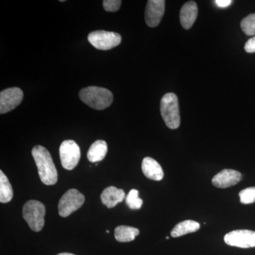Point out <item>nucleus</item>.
I'll return each instance as SVG.
<instances>
[{
    "label": "nucleus",
    "instance_id": "412c9836",
    "mask_svg": "<svg viewBox=\"0 0 255 255\" xmlns=\"http://www.w3.org/2000/svg\"><path fill=\"white\" fill-rule=\"evenodd\" d=\"M239 196L242 204H253L255 201V187L243 189L239 193Z\"/></svg>",
    "mask_w": 255,
    "mask_h": 255
},
{
    "label": "nucleus",
    "instance_id": "b1692460",
    "mask_svg": "<svg viewBox=\"0 0 255 255\" xmlns=\"http://www.w3.org/2000/svg\"><path fill=\"white\" fill-rule=\"evenodd\" d=\"M214 2L219 7L226 8L232 4L233 1L231 0H216V1H214Z\"/></svg>",
    "mask_w": 255,
    "mask_h": 255
},
{
    "label": "nucleus",
    "instance_id": "4468645a",
    "mask_svg": "<svg viewBox=\"0 0 255 255\" xmlns=\"http://www.w3.org/2000/svg\"><path fill=\"white\" fill-rule=\"evenodd\" d=\"M144 175L152 180L160 181L163 179L164 172L160 164L152 157H145L142 162Z\"/></svg>",
    "mask_w": 255,
    "mask_h": 255
},
{
    "label": "nucleus",
    "instance_id": "a211bd4d",
    "mask_svg": "<svg viewBox=\"0 0 255 255\" xmlns=\"http://www.w3.org/2000/svg\"><path fill=\"white\" fill-rule=\"evenodd\" d=\"M13 195L14 193L9 179L2 171H0V202L4 204L9 202Z\"/></svg>",
    "mask_w": 255,
    "mask_h": 255
},
{
    "label": "nucleus",
    "instance_id": "aec40b11",
    "mask_svg": "<svg viewBox=\"0 0 255 255\" xmlns=\"http://www.w3.org/2000/svg\"><path fill=\"white\" fill-rule=\"evenodd\" d=\"M138 191L131 189L126 197V202L130 209H140L142 205V200L138 196Z\"/></svg>",
    "mask_w": 255,
    "mask_h": 255
},
{
    "label": "nucleus",
    "instance_id": "2eb2a0df",
    "mask_svg": "<svg viewBox=\"0 0 255 255\" xmlns=\"http://www.w3.org/2000/svg\"><path fill=\"white\" fill-rule=\"evenodd\" d=\"M108 147L105 140H98L92 143L87 152V159L91 162H98L105 159Z\"/></svg>",
    "mask_w": 255,
    "mask_h": 255
},
{
    "label": "nucleus",
    "instance_id": "20e7f679",
    "mask_svg": "<svg viewBox=\"0 0 255 255\" xmlns=\"http://www.w3.org/2000/svg\"><path fill=\"white\" fill-rule=\"evenodd\" d=\"M46 207L40 201L30 200L23 208V217L33 231L39 232L45 224Z\"/></svg>",
    "mask_w": 255,
    "mask_h": 255
},
{
    "label": "nucleus",
    "instance_id": "f03ea898",
    "mask_svg": "<svg viewBox=\"0 0 255 255\" xmlns=\"http://www.w3.org/2000/svg\"><path fill=\"white\" fill-rule=\"evenodd\" d=\"M82 102L96 110L108 108L113 102V94L103 87L91 86L82 89L79 93Z\"/></svg>",
    "mask_w": 255,
    "mask_h": 255
},
{
    "label": "nucleus",
    "instance_id": "393cba45",
    "mask_svg": "<svg viewBox=\"0 0 255 255\" xmlns=\"http://www.w3.org/2000/svg\"><path fill=\"white\" fill-rule=\"evenodd\" d=\"M57 255H75L71 254V253H60V254H58Z\"/></svg>",
    "mask_w": 255,
    "mask_h": 255
},
{
    "label": "nucleus",
    "instance_id": "5701e85b",
    "mask_svg": "<svg viewBox=\"0 0 255 255\" xmlns=\"http://www.w3.org/2000/svg\"><path fill=\"white\" fill-rule=\"evenodd\" d=\"M245 50L248 53H255V36L250 38L246 42V45H245Z\"/></svg>",
    "mask_w": 255,
    "mask_h": 255
},
{
    "label": "nucleus",
    "instance_id": "0eeeda50",
    "mask_svg": "<svg viewBox=\"0 0 255 255\" xmlns=\"http://www.w3.org/2000/svg\"><path fill=\"white\" fill-rule=\"evenodd\" d=\"M60 160L63 168L72 170L76 167L81 157L80 147L73 140L62 142L59 149Z\"/></svg>",
    "mask_w": 255,
    "mask_h": 255
},
{
    "label": "nucleus",
    "instance_id": "6e6552de",
    "mask_svg": "<svg viewBox=\"0 0 255 255\" xmlns=\"http://www.w3.org/2000/svg\"><path fill=\"white\" fill-rule=\"evenodd\" d=\"M224 241L230 246L240 248H255V231L249 230L233 231L225 236Z\"/></svg>",
    "mask_w": 255,
    "mask_h": 255
},
{
    "label": "nucleus",
    "instance_id": "6ab92c4d",
    "mask_svg": "<svg viewBox=\"0 0 255 255\" xmlns=\"http://www.w3.org/2000/svg\"><path fill=\"white\" fill-rule=\"evenodd\" d=\"M242 30L247 36H255V14H251L243 18L241 21Z\"/></svg>",
    "mask_w": 255,
    "mask_h": 255
},
{
    "label": "nucleus",
    "instance_id": "4be33fe9",
    "mask_svg": "<svg viewBox=\"0 0 255 255\" xmlns=\"http://www.w3.org/2000/svg\"><path fill=\"white\" fill-rule=\"evenodd\" d=\"M122 3L121 0H105L103 1V6L106 11L114 12L120 9Z\"/></svg>",
    "mask_w": 255,
    "mask_h": 255
},
{
    "label": "nucleus",
    "instance_id": "9b49d317",
    "mask_svg": "<svg viewBox=\"0 0 255 255\" xmlns=\"http://www.w3.org/2000/svg\"><path fill=\"white\" fill-rule=\"evenodd\" d=\"M241 172L234 169H225L214 176L212 184L216 187L225 189L236 185L241 182Z\"/></svg>",
    "mask_w": 255,
    "mask_h": 255
},
{
    "label": "nucleus",
    "instance_id": "9d476101",
    "mask_svg": "<svg viewBox=\"0 0 255 255\" xmlns=\"http://www.w3.org/2000/svg\"><path fill=\"white\" fill-rule=\"evenodd\" d=\"M165 10L164 0H149L145 12V22L147 26L154 28L158 26L163 17Z\"/></svg>",
    "mask_w": 255,
    "mask_h": 255
},
{
    "label": "nucleus",
    "instance_id": "1a4fd4ad",
    "mask_svg": "<svg viewBox=\"0 0 255 255\" xmlns=\"http://www.w3.org/2000/svg\"><path fill=\"white\" fill-rule=\"evenodd\" d=\"M23 98V91L18 87L3 90L0 93V113L4 114L14 110L22 102Z\"/></svg>",
    "mask_w": 255,
    "mask_h": 255
},
{
    "label": "nucleus",
    "instance_id": "f8f14e48",
    "mask_svg": "<svg viewBox=\"0 0 255 255\" xmlns=\"http://www.w3.org/2000/svg\"><path fill=\"white\" fill-rule=\"evenodd\" d=\"M125 197L126 194L123 189H118L113 186L106 188L101 194L102 204L109 209H112L119 203L122 202Z\"/></svg>",
    "mask_w": 255,
    "mask_h": 255
},
{
    "label": "nucleus",
    "instance_id": "f3484780",
    "mask_svg": "<svg viewBox=\"0 0 255 255\" xmlns=\"http://www.w3.org/2000/svg\"><path fill=\"white\" fill-rule=\"evenodd\" d=\"M139 233L140 231L137 228L127 226H120L116 228L114 236L115 239L120 243H128L134 241Z\"/></svg>",
    "mask_w": 255,
    "mask_h": 255
},
{
    "label": "nucleus",
    "instance_id": "f257e3e1",
    "mask_svg": "<svg viewBox=\"0 0 255 255\" xmlns=\"http://www.w3.org/2000/svg\"><path fill=\"white\" fill-rule=\"evenodd\" d=\"M41 182L46 185H54L58 182V172L49 151L41 145H36L31 151Z\"/></svg>",
    "mask_w": 255,
    "mask_h": 255
},
{
    "label": "nucleus",
    "instance_id": "ddd939ff",
    "mask_svg": "<svg viewBox=\"0 0 255 255\" xmlns=\"http://www.w3.org/2000/svg\"><path fill=\"white\" fill-rule=\"evenodd\" d=\"M180 22L184 29H189L198 16V6L195 1H189L185 3L181 9Z\"/></svg>",
    "mask_w": 255,
    "mask_h": 255
},
{
    "label": "nucleus",
    "instance_id": "39448f33",
    "mask_svg": "<svg viewBox=\"0 0 255 255\" xmlns=\"http://www.w3.org/2000/svg\"><path fill=\"white\" fill-rule=\"evenodd\" d=\"M88 41L98 50H108L118 46L122 42V36L115 32L92 31L88 35Z\"/></svg>",
    "mask_w": 255,
    "mask_h": 255
},
{
    "label": "nucleus",
    "instance_id": "7ed1b4c3",
    "mask_svg": "<svg viewBox=\"0 0 255 255\" xmlns=\"http://www.w3.org/2000/svg\"><path fill=\"white\" fill-rule=\"evenodd\" d=\"M161 116L166 126L170 129H177L180 126L179 102L177 95L167 93L163 96L160 102Z\"/></svg>",
    "mask_w": 255,
    "mask_h": 255
},
{
    "label": "nucleus",
    "instance_id": "dca6fc26",
    "mask_svg": "<svg viewBox=\"0 0 255 255\" xmlns=\"http://www.w3.org/2000/svg\"><path fill=\"white\" fill-rule=\"evenodd\" d=\"M200 228V224L192 220H187L178 223L171 231V236L173 238L181 237L189 233H195Z\"/></svg>",
    "mask_w": 255,
    "mask_h": 255
},
{
    "label": "nucleus",
    "instance_id": "423d86ee",
    "mask_svg": "<svg viewBox=\"0 0 255 255\" xmlns=\"http://www.w3.org/2000/svg\"><path fill=\"white\" fill-rule=\"evenodd\" d=\"M85 196L77 189H69L63 196L58 204V211L62 217H68L81 208L85 202Z\"/></svg>",
    "mask_w": 255,
    "mask_h": 255
},
{
    "label": "nucleus",
    "instance_id": "a878e982",
    "mask_svg": "<svg viewBox=\"0 0 255 255\" xmlns=\"http://www.w3.org/2000/svg\"><path fill=\"white\" fill-rule=\"evenodd\" d=\"M166 239H167V240H169V237H166Z\"/></svg>",
    "mask_w": 255,
    "mask_h": 255
}]
</instances>
